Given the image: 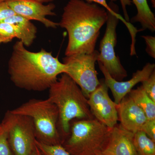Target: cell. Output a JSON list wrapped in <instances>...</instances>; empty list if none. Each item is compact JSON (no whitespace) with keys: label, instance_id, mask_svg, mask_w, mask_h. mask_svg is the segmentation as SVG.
Here are the masks:
<instances>
[{"label":"cell","instance_id":"6da1fadb","mask_svg":"<svg viewBox=\"0 0 155 155\" xmlns=\"http://www.w3.org/2000/svg\"><path fill=\"white\" fill-rule=\"evenodd\" d=\"M11 81L17 87L28 91H41L49 88L64 73L66 67L52 52L42 48L30 51L22 42H16L8 62Z\"/></svg>","mask_w":155,"mask_h":155},{"label":"cell","instance_id":"7a4b0ae2","mask_svg":"<svg viewBox=\"0 0 155 155\" xmlns=\"http://www.w3.org/2000/svg\"><path fill=\"white\" fill-rule=\"evenodd\" d=\"M107 19L108 11L98 4L70 0L64 7L59 23L68 33L65 56L93 53L100 30Z\"/></svg>","mask_w":155,"mask_h":155},{"label":"cell","instance_id":"3957f363","mask_svg":"<svg viewBox=\"0 0 155 155\" xmlns=\"http://www.w3.org/2000/svg\"><path fill=\"white\" fill-rule=\"evenodd\" d=\"M48 89V98L58 109V129L63 143L69 136L73 119L94 117L89 107L87 98L77 84L66 73H63Z\"/></svg>","mask_w":155,"mask_h":155},{"label":"cell","instance_id":"277c9868","mask_svg":"<svg viewBox=\"0 0 155 155\" xmlns=\"http://www.w3.org/2000/svg\"><path fill=\"white\" fill-rule=\"evenodd\" d=\"M10 111L31 118L37 140L51 145L63 143L58 129V109L48 98L31 99Z\"/></svg>","mask_w":155,"mask_h":155},{"label":"cell","instance_id":"5b68a950","mask_svg":"<svg viewBox=\"0 0 155 155\" xmlns=\"http://www.w3.org/2000/svg\"><path fill=\"white\" fill-rule=\"evenodd\" d=\"M111 129L94 118L79 119L62 145L72 155H94L104 149Z\"/></svg>","mask_w":155,"mask_h":155},{"label":"cell","instance_id":"8992f818","mask_svg":"<svg viewBox=\"0 0 155 155\" xmlns=\"http://www.w3.org/2000/svg\"><path fill=\"white\" fill-rule=\"evenodd\" d=\"M98 54L95 50L91 54L73 55L63 58L66 67L64 73L77 84L87 99L101 83L95 68Z\"/></svg>","mask_w":155,"mask_h":155},{"label":"cell","instance_id":"52a82bcc","mask_svg":"<svg viewBox=\"0 0 155 155\" xmlns=\"http://www.w3.org/2000/svg\"><path fill=\"white\" fill-rule=\"evenodd\" d=\"M119 20L115 15L108 12L106 31L100 43L97 61L102 64L111 77L121 81L127 75L115 50L117 42L116 28Z\"/></svg>","mask_w":155,"mask_h":155},{"label":"cell","instance_id":"ba28073f","mask_svg":"<svg viewBox=\"0 0 155 155\" xmlns=\"http://www.w3.org/2000/svg\"><path fill=\"white\" fill-rule=\"evenodd\" d=\"M10 118L8 140L13 155H31L36 147L35 130L32 119L8 111Z\"/></svg>","mask_w":155,"mask_h":155},{"label":"cell","instance_id":"9c48e42d","mask_svg":"<svg viewBox=\"0 0 155 155\" xmlns=\"http://www.w3.org/2000/svg\"><path fill=\"white\" fill-rule=\"evenodd\" d=\"M87 99V102L94 118L110 128L116 126L119 121L118 105L108 94V87L104 80Z\"/></svg>","mask_w":155,"mask_h":155},{"label":"cell","instance_id":"30bf717a","mask_svg":"<svg viewBox=\"0 0 155 155\" xmlns=\"http://www.w3.org/2000/svg\"><path fill=\"white\" fill-rule=\"evenodd\" d=\"M16 14L29 20H36L42 23L46 28H56L59 23L47 18L48 16H56L54 12L56 6L52 3L44 5L34 0H6Z\"/></svg>","mask_w":155,"mask_h":155},{"label":"cell","instance_id":"8fae6325","mask_svg":"<svg viewBox=\"0 0 155 155\" xmlns=\"http://www.w3.org/2000/svg\"><path fill=\"white\" fill-rule=\"evenodd\" d=\"M100 70L104 76L105 83L110 90L114 99V102L119 104L137 84L147 80L155 71L154 64L147 63L141 70H138L133 74L132 78L127 81H118L111 77L102 64L98 62Z\"/></svg>","mask_w":155,"mask_h":155},{"label":"cell","instance_id":"7c38bea8","mask_svg":"<svg viewBox=\"0 0 155 155\" xmlns=\"http://www.w3.org/2000/svg\"><path fill=\"white\" fill-rule=\"evenodd\" d=\"M117 110L120 125L123 128L134 134L141 131L148 119L130 97H125L122 100Z\"/></svg>","mask_w":155,"mask_h":155},{"label":"cell","instance_id":"4fadbf2b","mask_svg":"<svg viewBox=\"0 0 155 155\" xmlns=\"http://www.w3.org/2000/svg\"><path fill=\"white\" fill-rule=\"evenodd\" d=\"M134 134L120 125L111 128L105 150L113 155H137L134 142Z\"/></svg>","mask_w":155,"mask_h":155},{"label":"cell","instance_id":"5bb4252c","mask_svg":"<svg viewBox=\"0 0 155 155\" xmlns=\"http://www.w3.org/2000/svg\"><path fill=\"white\" fill-rule=\"evenodd\" d=\"M2 22L11 23L14 26L17 38L26 47L30 46L36 38L37 29L30 20L17 14L11 16Z\"/></svg>","mask_w":155,"mask_h":155},{"label":"cell","instance_id":"9a60e30c","mask_svg":"<svg viewBox=\"0 0 155 155\" xmlns=\"http://www.w3.org/2000/svg\"><path fill=\"white\" fill-rule=\"evenodd\" d=\"M127 5H130V0H124ZM137 14L131 19L133 22H139L142 26L141 30L148 29L152 32L155 31V17L150 8L147 0H132Z\"/></svg>","mask_w":155,"mask_h":155},{"label":"cell","instance_id":"2e32d148","mask_svg":"<svg viewBox=\"0 0 155 155\" xmlns=\"http://www.w3.org/2000/svg\"><path fill=\"white\" fill-rule=\"evenodd\" d=\"M128 94L143 111L148 120L155 119V102L148 96L141 86L132 89Z\"/></svg>","mask_w":155,"mask_h":155},{"label":"cell","instance_id":"e0dca14e","mask_svg":"<svg viewBox=\"0 0 155 155\" xmlns=\"http://www.w3.org/2000/svg\"><path fill=\"white\" fill-rule=\"evenodd\" d=\"M134 142L137 155H155V142L143 131L134 134Z\"/></svg>","mask_w":155,"mask_h":155},{"label":"cell","instance_id":"ac0fdd59","mask_svg":"<svg viewBox=\"0 0 155 155\" xmlns=\"http://www.w3.org/2000/svg\"><path fill=\"white\" fill-rule=\"evenodd\" d=\"M10 118L7 112L0 124V155H13L8 140V129Z\"/></svg>","mask_w":155,"mask_h":155},{"label":"cell","instance_id":"d6986e66","mask_svg":"<svg viewBox=\"0 0 155 155\" xmlns=\"http://www.w3.org/2000/svg\"><path fill=\"white\" fill-rule=\"evenodd\" d=\"M35 145L43 155H72L62 144L51 145L35 140Z\"/></svg>","mask_w":155,"mask_h":155},{"label":"cell","instance_id":"ffe728a7","mask_svg":"<svg viewBox=\"0 0 155 155\" xmlns=\"http://www.w3.org/2000/svg\"><path fill=\"white\" fill-rule=\"evenodd\" d=\"M14 38H17V34L13 25L0 22V45L10 42Z\"/></svg>","mask_w":155,"mask_h":155},{"label":"cell","instance_id":"44dd1931","mask_svg":"<svg viewBox=\"0 0 155 155\" xmlns=\"http://www.w3.org/2000/svg\"><path fill=\"white\" fill-rule=\"evenodd\" d=\"M84 1L87 2L95 3V4H98L99 5L102 6L103 8H104L108 12H110L111 14L115 15L117 18H119V20L122 21L126 25L128 30H129L130 33L133 32L135 30V28L133 25L130 24L129 22H128V21H126L125 19H124L122 17V16L120 14L117 13L116 11L113 10L112 8H111L109 6V5L107 3V0H84ZM115 1H116V0H111L112 2Z\"/></svg>","mask_w":155,"mask_h":155},{"label":"cell","instance_id":"7402d4cb","mask_svg":"<svg viewBox=\"0 0 155 155\" xmlns=\"http://www.w3.org/2000/svg\"><path fill=\"white\" fill-rule=\"evenodd\" d=\"M141 86L149 97L155 102V72L147 80L141 82Z\"/></svg>","mask_w":155,"mask_h":155},{"label":"cell","instance_id":"603a6c76","mask_svg":"<svg viewBox=\"0 0 155 155\" xmlns=\"http://www.w3.org/2000/svg\"><path fill=\"white\" fill-rule=\"evenodd\" d=\"M15 14L16 13L11 8L6 1L0 2V22Z\"/></svg>","mask_w":155,"mask_h":155},{"label":"cell","instance_id":"cb8c5ba5","mask_svg":"<svg viewBox=\"0 0 155 155\" xmlns=\"http://www.w3.org/2000/svg\"><path fill=\"white\" fill-rule=\"evenodd\" d=\"M146 44V51L148 54L152 58H155V38L150 35L142 36Z\"/></svg>","mask_w":155,"mask_h":155},{"label":"cell","instance_id":"d4e9b609","mask_svg":"<svg viewBox=\"0 0 155 155\" xmlns=\"http://www.w3.org/2000/svg\"><path fill=\"white\" fill-rule=\"evenodd\" d=\"M141 131L155 142V119L148 120L143 125Z\"/></svg>","mask_w":155,"mask_h":155},{"label":"cell","instance_id":"484cf974","mask_svg":"<svg viewBox=\"0 0 155 155\" xmlns=\"http://www.w3.org/2000/svg\"><path fill=\"white\" fill-rule=\"evenodd\" d=\"M94 155H113L110 153L108 152L107 151L103 150L99 152Z\"/></svg>","mask_w":155,"mask_h":155},{"label":"cell","instance_id":"4316f807","mask_svg":"<svg viewBox=\"0 0 155 155\" xmlns=\"http://www.w3.org/2000/svg\"><path fill=\"white\" fill-rule=\"evenodd\" d=\"M31 155H43L42 154L40 150L38 149V148L37 147H35V149L34 150L33 152H32L31 154Z\"/></svg>","mask_w":155,"mask_h":155},{"label":"cell","instance_id":"83f0119b","mask_svg":"<svg viewBox=\"0 0 155 155\" xmlns=\"http://www.w3.org/2000/svg\"><path fill=\"white\" fill-rule=\"evenodd\" d=\"M120 2H121V5H122V9L123 10V12L124 13H126L127 11H126V7L127 6V5H126L125 2H124V0H120Z\"/></svg>","mask_w":155,"mask_h":155},{"label":"cell","instance_id":"f1b7e54d","mask_svg":"<svg viewBox=\"0 0 155 155\" xmlns=\"http://www.w3.org/2000/svg\"><path fill=\"white\" fill-rule=\"evenodd\" d=\"M34 1H36L37 2H39L41 3L49 2H52L54 0H34Z\"/></svg>","mask_w":155,"mask_h":155},{"label":"cell","instance_id":"f546056e","mask_svg":"<svg viewBox=\"0 0 155 155\" xmlns=\"http://www.w3.org/2000/svg\"><path fill=\"white\" fill-rule=\"evenodd\" d=\"M151 1L152 3L153 7H155V0H151Z\"/></svg>","mask_w":155,"mask_h":155},{"label":"cell","instance_id":"4dcf8cb0","mask_svg":"<svg viewBox=\"0 0 155 155\" xmlns=\"http://www.w3.org/2000/svg\"><path fill=\"white\" fill-rule=\"evenodd\" d=\"M6 1V0H0V2H4V1Z\"/></svg>","mask_w":155,"mask_h":155}]
</instances>
